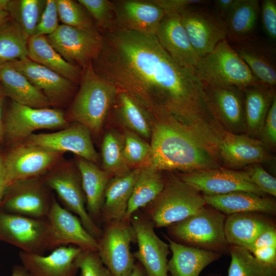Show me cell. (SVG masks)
I'll return each mask as SVG.
<instances>
[{
  "instance_id": "cell-39",
  "label": "cell",
  "mask_w": 276,
  "mask_h": 276,
  "mask_svg": "<svg viewBox=\"0 0 276 276\" xmlns=\"http://www.w3.org/2000/svg\"><path fill=\"white\" fill-rule=\"evenodd\" d=\"M47 0L10 1L7 12L22 28L28 39L34 36Z\"/></svg>"
},
{
  "instance_id": "cell-8",
  "label": "cell",
  "mask_w": 276,
  "mask_h": 276,
  "mask_svg": "<svg viewBox=\"0 0 276 276\" xmlns=\"http://www.w3.org/2000/svg\"><path fill=\"white\" fill-rule=\"evenodd\" d=\"M46 37L65 60L82 70L98 57L103 42L97 28H80L63 24Z\"/></svg>"
},
{
  "instance_id": "cell-4",
  "label": "cell",
  "mask_w": 276,
  "mask_h": 276,
  "mask_svg": "<svg viewBox=\"0 0 276 276\" xmlns=\"http://www.w3.org/2000/svg\"><path fill=\"white\" fill-rule=\"evenodd\" d=\"M206 202L203 195L180 177L165 178L159 195L144 208V214L156 228L168 227L193 215Z\"/></svg>"
},
{
  "instance_id": "cell-40",
  "label": "cell",
  "mask_w": 276,
  "mask_h": 276,
  "mask_svg": "<svg viewBox=\"0 0 276 276\" xmlns=\"http://www.w3.org/2000/svg\"><path fill=\"white\" fill-rule=\"evenodd\" d=\"M123 136L113 131L105 135L101 149L103 170L112 177L122 175L129 170L123 155Z\"/></svg>"
},
{
  "instance_id": "cell-53",
  "label": "cell",
  "mask_w": 276,
  "mask_h": 276,
  "mask_svg": "<svg viewBox=\"0 0 276 276\" xmlns=\"http://www.w3.org/2000/svg\"><path fill=\"white\" fill-rule=\"evenodd\" d=\"M11 276H31L25 267L21 265H14Z\"/></svg>"
},
{
  "instance_id": "cell-43",
  "label": "cell",
  "mask_w": 276,
  "mask_h": 276,
  "mask_svg": "<svg viewBox=\"0 0 276 276\" xmlns=\"http://www.w3.org/2000/svg\"><path fill=\"white\" fill-rule=\"evenodd\" d=\"M123 141V155L127 166L145 165L151 154L150 144L129 130L125 131Z\"/></svg>"
},
{
  "instance_id": "cell-54",
  "label": "cell",
  "mask_w": 276,
  "mask_h": 276,
  "mask_svg": "<svg viewBox=\"0 0 276 276\" xmlns=\"http://www.w3.org/2000/svg\"><path fill=\"white\" fill-rule=\"evenodd\" d=\"M130 276H146L145 270L139 262H137L135 263Z\"/></svg>"
},
{
  "instance_id": "cell-36",
  "label": "cell",
  "mask_w": 276,
  "mask_h": 276,
  "mask_svg": "<svg viewBox=\"0 0 276 276\" xmlns=\"http://www.w3.org/2000/svg\"><path fill=\"white\" fill-rule=\"evenodd\" d=\"M111 108L128 130L141 137L146 139L151 137V122L149 116L127 94L118 90Z\"/></svg>"
},
{
  "instance_id": "cell-42",
  "label": "cell",
  "mask_w": 276,
  "mask_h": 276,
  "mask_svg": "<svg viewBox=\"0 0 276 276\" xmlns=\"http://www.w3.org/2000/svg\"><path fill=\"white\" fill-rule=\"evenodd\" d=\"M58 17L63 25L91 29L96 28L85 8L78 1L56 0Z\"/></svg>"
},
{
  "instance_id": "cell-46",
  "label": "cell",
  "mask_w": 276,
  "mask_h": 276,
  "mask_svg": "<svg viewBox=\"0 0 276 276\" xmlns=\"http://www.w3.org/2000/svg\"><path fill=\"white\" fill-rule=\"evenodd\" d=\"M246 171L251 181L263 193L276 196V179L261 165L255 164Z\"/></svg>"
},
{
  "instance_id": "cell-52",
  "label": "cell",
  "mask_w": 276,
  "mask_h": 276,
  "mask_svg": "<svg viewBox=\"0 0 276 276\" xmlns=\"http://www.w3.org/2000/svg\"><path fill=\"white\" fill-rule=\"evenodd\" d=\"M8 188L4 166V156L0 153V204Z\"/></svg>"
},
{
  "instance_id": "cell-56",
  "label": "cell",
  "mask_w": 276,
  "mask_h": 276,
  "mask_svg": "<svg viewBox=\"0 0 276 276\" xmlns=\"http://www.w3.org/2000/svg\"><path fill=\"white\" fill-rule=\"evenodd\" d=\"M10 0H0V10L7 11Z\"/></svg>"
},
{
  "instance_id": "cell-11",
  "label": "cell",
  "mask_w": 276,
  "mask_h": 276,
  "mask_svg": "<svg viewBox=\"0 0 276 276\" xmlns=\"http://www.w3.org/2000/svg\"><path fill=\"white\" fill-rule=\"evenodd\" d=\"M67 124L60 109L35 108L12 102L4 122V137L19 143L40 129H59Z\"/></svg>"
},
{
  "instance_id": "cell-47",
  "label": "cell",
  "mask_w": 276,
  "mask_h": 276,
  "mask_svg": "<svg viewBox=\"0 0 276 276\" xmlns=\"http://www.w3.org/2000/svg\"><path fill=\"white\" fill-rule=\"evenodd\" d=\"M263 27L267 36L276 39V1L263 0L260 6Z\"/></svg>"
},
{
  "instance_id": "cell-13",
  "label": "cell",
  "mask_w": 276,
  "mask_h": 276,
  "mask_svg": "<svg viewBox=\"0 0 276 276\" xmlns=\"http://www.w3.org/2000/svg\"><path fill=\"white\" fill-rule=\"evenodd\" d=\"M201 5L192 6L179 14L181 22L199 59L227 37L225 20L214 10Z\"/></svg>"
},
{
  "instance_id": "cell-9",
  "label": "cell",
  "mask_w": 276,
  "mask_h": 276,
  "mask_svg": "<svg viewBox=\"0 0 276 276\" xmlns=\"http://www.w3.org/2000/svg\"><path fill=\"white\" fill-rule=\"evenodd\" d=\"M45 183L58 195L65 209L79 218L84 227L96 239L103 229L88 215L79 172L70 166L52 168L42 177Z\"/></svg>"
},
{
  "instance_id": "cell-5",
  "label": "cell",
  "mask_w": 276,
  "mask_h": 276,
  "mask_svg": "<svg viewBox=\"0 0 276 276\" xmlns=\"http://www.w3.org/2000/svg\"><path fill=\"white\" fill-rule=\"evenodd\" d=\"M194 73L202 84L234 86L241 89L263 84L252 75L227 39L199 59Z\"/></svg>"
},
{
  "instance_id": "cell-34",
  "label": "cell",
  "mask_w": 276,
  "mask_h": 276,
  "mask_svg": "<svg viewBox=\"0 0 276 276\" xmlns=\"http://www.w3.org/2000/svg\"><path fill=\"white\" fill-rule=\"evenodd\" d=\"M165 178L161 171L149 165L141 167L128 201L123 221H130L131 216L141 208L153 201L162 192Z\"/></svg>"
},
{
  "instance_id": "cell-16",
  "label": "cell",
  "mask_w": 276,
  "mask_h": 276,
  "mask_svg": "<svg viewBox=\"0 0 276 276\" xmlns=\"http://www.w3.org/2000/svg\"><path fill=\"white\" fill-rule=\"evenodd\" d=\"M47 220L49 225L48 250L72 245L83 250L97 251V239L84 227L79 218L54 196Z\"/></svg>"
},
{
  "instance_id": "cell-30",
  "label": "cell",
  "mask_w": 276,
  "mask_h": 276,
  "mask_svg": "<svg viewBox=\"0 0 276 276\" xmlns=\"http://www.w3.org/2000/svg\"><path fill=\"white\" fill-rule=\"evenodd\" d=\"M77 168L85 197L87 212L99 226L105 189L112 176L99 168L95 163L82 158L78 160Z\"/></svg>"
},
{
  "instance_id": "cell-55",
  "label": "cell",
  "mask_w": 276,
  "mask_h": 276,
  "mask_svg": "<svg viewBox=\"0 0 276 276\" xmlns=\"http://www.w3.org/2000/svg\"><path fill=\"white\" fill-rule=\"evenodd\" d=\"M4 139V123L2 118V98L0 91V143Z\"/></svg>"
},
{
  "instance_id": "cell-21",
  "label": "cell",
  "mask_w": 276,
  "mask_h": 276,
  "mask_svg": "<svg viewBox=\"0 0 276 276\" xmlns=\"http://www.w3.org/2000/svg\"><path fill=\"white\" fill-rule=\"evenodd\" d=\"M155 35L163 48L178 65L194 73L199 58L179 14H166Z\"/></svg>"
},
{
  "instance_id": "cell-15",
  "label": "cell",
  "mask_w": 276,
  "mask_h": 276,
  "mask_svg": "<svg viewBox=\"0 0 276 276\" xmlns=\"http://www.w3.org/2000/svg\"><path fill=\"white\" fill-rule=\"evenodd\" d=\"M130 222L138 245V249L133 255L143 266L146 276H169V244L156 235L152 221L139 210L133 214Z\"/></svg>"
},
{
  "instance_id": "cell-27",
  "label": "cell",
  "mask_w": 276,
  "mask_h": 276,
  "mask_svg": "<svg viewBox=\"0 0 276 276\" xmlns=\"http://www.w3.org/2000/svg\"><path fill=\"white\" fill-rule=\"evenodd\" d=\"M141 167L112 177L106 186L101 211V222L122 221Z\"/></svg>"
},
{
  "instance_id": "cell-12",
  "label": "cell",
  "mask_w": 276,
  "mask_h": 276,
  "mask_svg": "<svg viewBox=\"0 0 276 276\" xmlns=\"http://www.w3.org/2000/svg\"><path fill=\"white\" fill-rule=\"evenodd\" d=\"M63 153L22 142L4 156L8 187L19 180L42 177L59 160Z\"/></svg>"
},
{
  "instance_id": "cell-50",
  "label": "cell",
  "mask_w": 276,
  "mask_h": 276,
  "mask_svg": "<svg viewBox=\"0 0 276 276\" xmlns=\"http://www.w3.org/2000/svg\"><path fill=\"white\" fill-rule=\"evenodd\" d=\"M276 246V229L272 225L262 233L247 248L249 251L266 247Z\"/></svg>"
},
{
  "instance_id": "cell-1",
  "label": "cell",
  "mask_w": 276,
  "mask_h": 276,
  "mask_svg": "<svg viewBox=\"0 0 276 276\" xmlns=\"http://www.w3.org/2000/svg\"><path fill=\"white\" fill-rule=\"evenodd\" d=\"M103 45L92 65L126 93L152 119L166 118L202 141L218 121L195 74L178 65L153 34L116 29L101 33Z\"/></svg>"
},
{
  "instance_id": "cell-38",
  "label": "cell",
  "mask_w": 276,
  "mask_h": 276,
  "mask_svg": "<svg viewBox=\"0 0 276 276\" xmlns=\"http://www.w3.org/2000/svg\"><path fill=\"white\" fill-rule=\"evenodd\" d=\"M231 261L227 276H276V266L257 260L247 249L230 245Z\"/></svg>"
},
{
  "instance_id": "cell-44",
  "label": "cell",
  "mask_w": 276,
  "mask_h": 276,
  "mask_svg": "<svg viewBox=\"0 0 276 276\" xmlns=\"http://www.w3.org/2000/svg\"><path fill=\"white\" fill-rule=\"evenodd\" d=\"M76 263L80 276H112L97 251L82 250L76 258Z\"/></svg>"
},
{
  "instance_id": "cell-10",
  "label": "cell",
  "mask_w": 276,
  "mask_h": 276,
  "mask_svg": "<svg viewBox=\"0 0 276 276\" xmlns=\"http://www.w3.org/2000/svg\"><path fill=\"white\" fill-rule=\"evenodd\" d=\"M41 177L28 178L8 187L0 204L5 212L36 219H47L54 196Z\"/></svg>"
},
{
  "instance_id": "cell-58",
  "label": "cell",
  "mask_w": 276,
  "mask_h": 276,
  "mask_svg": "<svg viewBox=\"0 0 276 276\" xmlns=\"http://www.w3.org/2000/svg\"><path fill=\"white\" fill-rule=\"evenodd\" d=\"M206 276H221L220 275H219L218 274H210Z\"/></svg>"
},
{
  "instance_id": "cell-33",
  "label": "cell",
  "mask_w": 276,
  "mask_h": 276,
  "mask_svg": "<svg viewBox=\"0 0 276 276\" xmlns=\"http://www.w3.org/2000/svg\"><path fill=\"white\" fill-rule=\"evenodd\" d=\"M28 57L33 61L70 80H81L80 67L65 60L53 48L45 35H34L28 42Z\"/></svg>"
},
{
  "instance_id": "cell-57",
  "label": "cell",
  "mask_w": 276,
  "mask_h": 276,
  "mask_svg": "<svg viewBox=\"0 0 276 276\" xmlns=\"http://www.w3.org/2000/svg\"><path fill=\"white\" fill-rule=\"evenodd\" d=\"M9 17V14L7 11L0 10V24Z\"/></svg>"
},
{
  "instance_id": "cell-28",
  "label": "cell",
  "mask_w": 276,
  "mask_h": 276,
  "mask_svg": "<svg viewBox=\"0 0 276 276\" xmlns=\"http://www.w3.org/2000/svg\"><path fill=\"white\" fill-rule=\"evenodd\" d=\"M172 257L168 262L169 276H199L221 254L177 242L165 236Z\"/></svg>"
},
{
  "instance_id": "cell-37",
  "label": "cell",
  "mask_w": 276,
  "mask_h": 276,
  "mask_svg": "<svg viewBox=\"0 0 276 276\" xmlns=\"http://www.w3.org/2000/svg\"><path fill=\"white\" fill-rule=\"evenodd\" d=\"M0 24V63H5L28 57V38L12 18Z\"/></svg>"
},
{
  "instance_id": "cell-49",
  "label": "cell",
  "mask_w": 276,
  "mask_h": 276,
  "mask_svg": "<svg viewBox=\"0 0 276 276\" xmlns=\"http://www.w3.org/2000/svg\"><path fill=\"white\" fill-rule=\"evenodd\" d=\"M263 138L272 146L276 143V97H274L262 128Z\"/></svg>"
},
{
  "instance_id": "cell-26",
  "label": "cell",
  "mask_w": 276,
  "mask_h": 276,
  "mask_svg": "<svg viewBox=\"0 0 276 276\" xmlns=\"http://www.w3.org/2000/svg\"><path fill=\"white\" fill-rule=\"evenodd\" d=\"M232 46L259 82L274 87L276 52L274 47L257 39Z\"/></svg>"
},
{
  "instance_id": "cell-3",
  "label": "cell",
  "mask_w": 276,
  "mask_h": 276,
  "mask_svg": "<svg viewBox=\"0 0 276 276\" xmlns=\"http://www.w3.org/2000/svg\"><path fill=\"white\" fill-rule=\"evenodd\" d=\"M118 89L94 70L92 62L82 70L80 86L72 103L69 117L90 132L101 129L114 102Z\"/></svg>"
},
{
  "instance_id": "cell-2",
  "label": "cell",
  "mask_w": 276,
  "mask_h": 276,
  "mask_svg": "<svg viewBox=\"0 0 276 276\" xmlns=\"http://www.w3.org/2000/svg\"><path fill=\"white\" fill-rule=\"evenodd\" d=\"M151 122V152L146 165L159 171L220 168L217 158L180 124L166 118Z\"/></svg>"
},
{
  "instance_id": "cell-7",
  "label": "cell",
  "mask_w": 276,
  "mask_h": 276,
  "mask_svg": "<svg viewBox=\"0 0 276 276\" xmlns=\"http://www.w3.org/2000/svg\"><path fill=\"white\" fill-rule=\"evenodd\" d=\"M102 229V235L97 240V252L102 263L112 276H130L136 263L131 244L136 242L130 222H106Z\"/></svg>"
},
{
  "instance_id": "cell-41",
  "label": "cell",
  "mask_w": 276,
  "mask_h": 276,
  "mask_svg": "<svg viewBox=\"0 0 276 276\" xmlns=\"http://www.w3.org/2000/svg\"><path fill=\"white\" fill-rule=\"evenodd\" d=\"M91 17L96 27L101 33L117 29L114 7L112 1L78 0Z\"/></svg>"
},
{
  "instance_id": "cell-18",
  "label": "cell",
  "mask_w": 276,
  "mask_h": 276,
  "mask_svg": "<svg viewBox=\"0 0 276 276\" xmlns=\"http://www.w3.org/2000/svg\"><path fill=\"white\" fill-rule=\"evenodd\" d=\"M90 133L87 128L77 123L53 133H33L24 142L63 153L71 152L96 164L99 155L94 148Z\"/></svg>"
},
{
  "instance_id": "cell-51",
  "label": "cell",
  "mask_w": 276,
  "mask_h": 276,
  "mask_svg": "<svg viewBox=\"0 0 276 276\" xmlns=\"http://www.w3.org/2000/svg\"><path fill=\"white\" fill-rule=\"evenodd\" d=\"M234 0H215L214 1V10L221 18L225 19L232 7Z\"/></svg>"
},
{
  "instance_id": "cell-24",
  "label": "cell",
  "mask_w": 276,
  "mask_h": 276,
  "mask_svg": "<svg viewBox=\"0 0 276 276\" xmlns=\"http://www.w3.org/2000/svg\"><path fill=\"white\" fill-rule=\"evenodd\" d=\"M218 155L226 165L235 168L272 157L261 141L228 131L225 132L218 146Z\"/></svg>"
},
{
  "instance_id": "cell-29",
  "label": "cell",
  "mask_w": 276,
  "mask_h": 276,
  "mask_svg": "<svg viewBox=\"0 0 276 276\" xmlns=\"http://www.w3.org/2000/svg\"><path fill=\"white\" fill-rule=\"evenodd\" d=\"M260 13L258 0H234L225 19L226 39L234 44L253 40Z\"/></svg>"
},
{
  "instance_id": "cell-14",
  "label": "cell",
  "mask_w": 276,
  "mask_h": 276,
  "mask_svg": "<svg viewBox=\"0 0 276 276\" xmlns=\"http://www.w3.org/2000/svg\"><path fill=\"white\" fill-rule=\"evenodd\" d=\"M49 225L47 219H36L0 210V241L23 252L43 255L48 250Z\"/></svg>"
},
{
  "instance_id": "cell-19",
  "label": "cell",
  "mask_w": 276,
  "mask_h": 276,
  "mask_svg": "<svg viewBox=\"0 0 276 276\" xmlns=\"http://www.w3.org/2000/svg\"><path fill=\"white\" fill-rule=\"evenodd\" d=\"M9 63L46 96L51 105L63 104L73 93L75 83L28 57Z\"/></svg>"
},
{
  "instance_id": "cell-25",
  "label": "cell",
  "mask_w": 276,
  "mask_h": 276,
  "mask_svg": "<svg viewBox=\"0 0 276 276\" xmlns=\"http://www.w3.org/2000/svg\"><path fill=\"white\" fill-rule=\"evenodd\" d=\"M206 204L225 215L244 213H262L274 215L275 201L247 191H235L217 195H203Z\"/></svg>"
},
{
  "instance_id": "cell-45",
  "label": "cell",
  "mask_w": 276,
  "mask_h": 276,
  "mask_svg": "<svg viewBox=\"0 0 276 276\" xmlns=\"http://www.w3.org/2000/svg\"><path fill=\"white\" fill-rule=\"evenodd\" d=\"M58 14L56 0H47L46 5L34 35L47 36L53 33L59 26Z\"/></svg>"
},
{
  "instance_id": "cell-31",
  "label": "cell",
  "mask_w": 276,
  "mask_h": 276,
  "mask_svg": "<svg viewBox=\"0 0 276 276\" xmlns=\"http://www.w3.org/2000/svg\"><path fill=\"white\" fill-rule=\"evenodd\" d=\"M0 81L5 94L13 102L35 108H50L51 105L46 96L9 62L3 66Z\"/></svg>"
},
{
  "instance_id": "cell-6",
  "label": "cell",
  "mask_w": 276,
  "mask_h": 276,
  "mask_svg": "<svg viewBox=\"0 0 276 276\" xmlns=\"http://www.w3.org/2000/svg\"><path fill=\"white\" fill-rule=\"evenodd\" d=\"M226 215L206 204L193 215L169 226L172 240L218 253L228 251L224 233Z\"/></svg>"
},
{
  "instance_id": "cell-17",
  "label": "cell",
  "mask_w": 276,
  "mask_h": 276,
  "mask_svg": "<svg viewBox=\"0 0 276 276\" xmlns=\"http://www.w3.org/2000/svg\"><path fill=\"white\" fill-rule=\"evenodd\" d=\"M185 182L205 195L247 191L264 196L249 179L246 171L218 168L186 172L179 177Z\"/></svg>"
},
{
  "instance_id": "cell-59",
  "label": "cell",
  "mask_w": 276,
  "mask_h": 276,
  "mask_svg": "<svg viewBox=\"0 0 276 276\" xmlns=\"http://www.w3.org/2000/svg\"><path fill=\"white\" fill-rule=\"evenodd\" d=\"M4 63H0V73Z\"/></svg>"
},
{
  "instance_id": "cell-20",
  "label": "cell",
  "mask_w": 276,
  "mask_h": 276,
  "mask_svg": "<svg viewBox=\"0 0 276 276\" xmlns=\"http://www.w3.org/2000/svg\"><path fill=\"white\" fill-rule=\"evenodd\" d=\"M112 1L117 29L155 35L166 15L152 0Z\"/></svg>"
},
{
  "instance_id": "cell-23",
  "label": "cell",
  "mask_w": 276,
  "mask_h": 276,
  "mask_svg": "<svg viewBox=\"0 0 276 276\" xmlns=\"http://www.w3.org/2000/svg\"><path fill=\"white\" fill-rule=\"evenodd\" d=\"M202 85L209 106L221 124L226 125L229 132L240 130L245 125L242 89L234 86Z\"/></svg>"
},
{
  "instance_id": "cell-48",
  "label": "cell",
  "mask_w": 276,
  "mask_h": 276,
  "mask_svg": "<svg viewBox=\"0 0 276 276\" xmlns=\"http://www.w3.org/2000/svg\"><path fill=\"white\" fill-rule=\"evenodd\" d=\"M160 7L166 14H180L187 8L197 5H205L210 3L205 0H152Z\"/></svg>"
},
{
  "instance_id": "cell-32",
  "label": "cell",
  "mask_w": 276,
  "mask_h": 276,
  "mask_svg": "<svg viewBox=\"0 0 276 276\" xmlns=\"http://www.w3.org/2000/svg\"><path fill=\"white\" fill-rule=\"evenodd\" d=\"M273 225L257 213L234 214L226 216L224 233L230 245L247 248L257 237Z\"/></svg>"
},
{
  "instance_id": "cell-22",
  "label": "cell",
  "mask_w": 276,
  "mask_h": 276,
  "mask_svg": "<svg viewBox=\"0 0 276 276\" xmlns=\"http://www.w3.org/2000/svg\"><path fill=\"white\" fill-rule=\"evenodd\" d=\"M82 250L74 245L61 246L47 256L20 251L19 257L31 276H76V259Z\"/></svg>"
},
{
  "instance_id": "cell-35",
  "label": "cell",
  "mask_w": 276,
  "mask_h": 276,
  "mask_svg": "<svg viewBox=\"0 0 276 276\" xmlns=\"http://www.w3.org/2000/svg\"><path fill=\"white\" fill-rule=\"evenodd\" d=\"M245 125L249 132L256 134L262 129L265 118L275 96L274 87L262 84L242 89Z\"/></svg>"
}]
</instances>
